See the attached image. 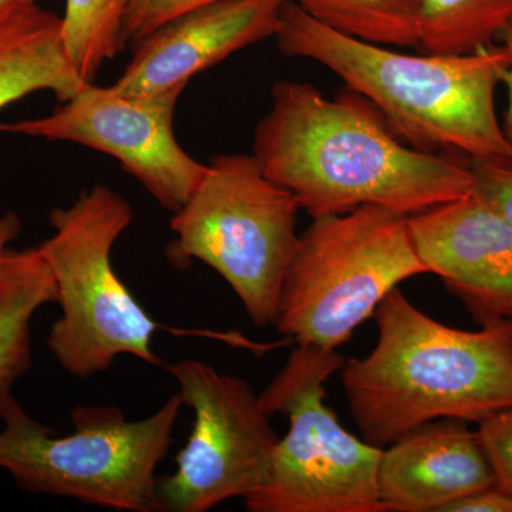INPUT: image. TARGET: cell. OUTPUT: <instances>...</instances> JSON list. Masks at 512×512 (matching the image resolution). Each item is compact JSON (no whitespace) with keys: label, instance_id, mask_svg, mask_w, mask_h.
Wrapping results in <instances>:
<instances>
[{"label":"cell","instance_id":"obj_1","mask_svg":"<svg viewBox=\"0 0 512 512\" xmlns=\"http://www.w3.org/2000/svg\"><path fill=\"white\" fill-rule=\"evenodd\" d=\"M397 137L352 90L330 100L312 84L276 82L254 157L312 218L365 205L410 217L471 194L468 158L417 150Z\"/></svg>","mask_w":512,"mask_h":512},{"label":"cell","instance_id":"obj_2","mask_svg":"<svg viewBox=\"0 0 512 512\" xmlns=\"http://www.w3.org/2000/svg\"><path fill=\"white\" fill-rule=\"evenodd\" d=\"M379 339L342 366L350 413L379 448L440 419L481 423L512 407V340L507 320L477 332L450 328L394 288L375 311Z\"/></svg>","mask_w":512,"mask_h":512},{"label":"cell","instance_id":"obj_3","mask_svg":"<svg viewBox=\"0 0 512 512\" xmlns=\"http://www.w3.org/2000/svg\"><path fill=\"white\" fill-rule=\"evenodd\" d=\"M275 39L285 56L328 67L417 150L468 160L512 154L495 110L510 64L503 43L466 55H404L336 32L292 2L281 10Z\"/></svg>","mask_w":512,"mask_h":512},{"label":"cell","instance_id":"obj_4","mask_svg":"<svg viewBox=\"0 0 512 512\" xmlns=\"http://www.w3.org/2000/svg\"><path fill=\"white\" fill-rule=\"evenodd\" d=\"M183 406L177 393L156 413L131 421L119 407L82 404L70 414L73 433L57 436L10 394L0 403V468L29 493L114 511L163 512L157 470Z\"/></svg>","mask_w":512,"mask_h":512},{"label":"cell","instance_id":"obj_5","mask_svg":"<svg viewBox=\"0 0 512 512\" xmlns=\"http://www.w3.org/2000/svg\"><path fill=\"white\" fill-rule=\"evenodd\" d=\"M49 221L52 237L37 249L55 278L62 309L47 336L56 362L79 379L107 372L121 355L163 365L153 350L163 326L117 275L111 256L133 222L126 198L107 185H94L69 208L52 210Z\"/></svg>","mask_w":512,"mask_h":512},{"label":"cell","instance_id":"obj_6","mask_svg":"<svg viewBox=\"0 0 512 512\" xmlns=\"http://www.w3.org/2000/svg\"><path fill=\"white\" fill-rule=\"evenodd\" d=\"M423 274L407 215L365 205L313 218L282 282L276 329L298 346L336 350L394 288Z\"/></svg>","mask_w":512,"mask_h":512},{"label":"cell","instance_id":"obj_7","mask_svg":"<svg viewBox=\"0 0 512 512\" xmlns=\"http://www.w3.org/2000/svg\"><path fill=\"white\" fill-rule=\"evenodd\" d=\"M298 202L266 177L254 154H224L208 164L197 190L171 218L175 266L200 261L238 296L256 328L278 318L279 293L298 244Z\"/></svg>","mask_w":512,"mask_h":512},{"label":"cell","instance_id":"obj_8","mask_svg":"<svg viewBox=\"0 0 512 512\" xmlns=\"http://www.w3.org/2000/svg\"><path fill=\"white\" fill-rule=\"evenodd\" d=\"M336 350L298 346L259 394L269 417L286 414L265 484L245 498L249 512H383L377 468L383 448L359 440L326 404L325 383L342 369Z\"/></svg>","mask_w":512,"mask_h":512},{"label":"cell","instance_id":"obj_9","mask_svg":"<svg viewBox=\"0 0 512 512\" xmlns=\"http://www.w3.org/2000/svg\"><path fill=\"white\" fill-rule=\"evenodd\" d=\"M168 372L194 423L174 473L158 478L163 512H207L251 497L265 484L279 441L259 394L247 380L197 359L173 363Z\"/></svg>","mask_w":512,"mask_h":512},{"label":"cell","instance_id":"obj_10","mask_svg":"<svg viewBox=\"0 0 512 512\" xmlns=\"http://www.w3.org/2000/svg\"><path fill=\"white\" fill-rule=\"evenodd\" d=\"M183 87L131 96L86 83L55 113L0 124L18 136L69 141L109 154L164 210L177 212L197 190L208 165L192 158L174 134V111Z\"/></svg>","mask_w":512,"mask_h":512},{"label":"cell","instance_id":"obj_11","mask_svg":"<svg viewBox=\"0 0 512 512\" xmlns=\"http://www.w3.org/2000/svg\"><path fill=\"white\" fill-rule=\"evenodd\" d=\"M414 249L429 274L481 326L512 318V225L473 194L409 217Z\"/></svg>","mask_w":512,"mask_h":512},{"label":"cell","instance_id":"obj_12","mask_svg":"<svg viewBox=\"0 0 512 512\" xmlns=\"http://www.w3.org/2000/svg\"><path fill=\"white\" fill-rule=\"evenodd\" d=\"M285 0H218L201 6L137 42L113 89L153 96L187 86L232 53L276 35Z\"/></svg>","mask_w":512,"mask_h":512},{"label":"cell","instance_id":"obj_13","mask_svg":"<svg viewBox=\"0 0 512 512\" xmlns=\"http://www.w3.org/2000/svg\"><path fill=\"white\" fill-rule=\"evenodd\" d=\"M493 485L477 430L460 419L430 421L403 434L383 448L377 468L383 512H444Z\"/></svg>","mask_w":512,"mask_h":512},{"label":"cell","instance_id":"obj_14","mask_svg":"<svg viewBox=\"0 0 512 512\" xmlns=\"http://www.w3.org/2000/svg\"><path fill=\"white\" fill-rule=\"evenodd\" d=\"M86 83L67 55L62 16L35 3L0 23V110L43 90L64 103Z\"/></svg>","mask_w":512,"mask_h":512},{"label":"cell","instance_id":"obj_15","mask_svg":"<svg viewBox=\"0 0 512 512\" xmlns=\"http://www.w3.org/2000/svg\"><path fill=\"white\" fill-rule=\"evenodd\" d=\"M49 303H57L55 278L39 249H9L0 269V403L32 366L30 325Z\"/></svg>","mask_w":512,"mask_h":512},{"label":"cell","instance_id":"obj_16","mask_svg":"<svg viewBox=\"0 0 512 512\" xmlns=\"http://www.w3.org/2000/svg\"><path fill=\"white\" fill-rule=\"evenodd\" d=\"M512 20V0H419L417 47L466 55L497 42Z\"/></svg>","mask_w":512,"mask_h":512},{"label":"cell","instance_id":"obj_17","mask_svg":"<svg viewBox=\"0 0 512 512\" xmlns=\"http://www.w3.org/2000/svg\"><path fill=\"white\" fill-rule=\"evenodd\" d=\"M313 19L355 39L380 46H416L419 0H285Z\"/></svg>","mask_w":512,"mask_h":512},{"label":"cell","instance_id":"obj_18","mask_svg":"<svg viewBox=\"0 0 512 512\" xmlns=\"http://www.w3.org/2000/svg\"><path fill=\"white\" fill-rule=\"evenodd\" d=\"M131 0H66L62 16L67 55L84 82L126 47L124 19Z\"/></svg>","mask_w":512,"mask_h":512},{"label":"cell","instance_id":"obj_19","mask_svg":"<svg viewBox=\"0 0 512 512\" xmlns=\"http://www.w3.org/2000/svg\"><path fill=\"white\" fill-rule=\"evenodd\" d=\"M471 194L512 225V154L511 156L468 160Z\"/></svg>","mask_w":512,"mask_h":512},{"label":"cell","instance_id":"obj_20","mask_svg":"<svg viewBox=\"0 0 512 512\" xmlns=\"http://www.w3.org/2000/svg\"><path fill=\"white\" fill-rule=\"evenodd\" d=\"M218 0H131L123 26L124 45L137 43L178 16Z\"/></svg>","mask_w":512,"mask_h":512},{"label":"cell","instance_id":"obj_21","mask_svg":"<svg viewBox=\"0 0 512 512\" xmlns=\"http://www.w3.org/2000/svg\"><path fill=\"white\" fill-rule=\"evenodd\" d=\"M478 439L495 477V485L512 494V407L478 423Z\"/></svg>","mask_w":512,"mask_h":512},{"label":"cell","instance_id":"obj_22","mask_svg":"<svg viewBox=\"0 0 512 512\" xmlns=\"http://www.w3.org/2000/svg\"><path fill=\"white\" fill-rule=\"evenodd\" d=\"M444 512H512V494L493 485L448 505Z\"/></svg>","mask_w":512,"mask_h":512},{"label":"cell","instance_id":"obj_23","mask_svg":"<svg viewBox=\"0 0 512 512\" xmlns=\"http://www.w3.org/2000/svg\"><path fill=\"white\" fill-rule=\"evenodd\" d=\"M498 42L503 43L510 52V64H508L507 70H505L503 77V84L507 87L508 92V109L505 113V119L503 123V130L505 138L512 147V20L505 26L501 35L498 36Z\"/></svg>","mask_w":512,"mask_h":512},{"label":"cell","instance_id":"obj_24","mask_svg":"<svg viewBox=\"0 0 512 512\" xmlns=\"http://www.w3.org/2000/svg\"><path fill=\"white\" fill-rule=\"evenodd\" d=\"M22 221L15 212H5L0 215V269L3 258L9 251V245L19 237Z\"/></svg>","mask_w":512,"mask_h":512},{"label":"cell","instance_id":"obj_25","mask_svg":"<svg viewBox=\"0 0 512 512\" xmlns=\"http://www.w3.org/2000/svg\"><path fill=\"white\" fill-rule=\"evenodd\" d=\"M32 5H35V0H0V23Z\"/></svg>","mask_w":512,"mask_h":512},{"label":"cell","instance_id":"obj_26","mask_svg":"<svg viewBox=\"0 0 512 512\" xmlns=\"http://www.w3.org/2000/svg\"><path fill=\"white\" fill-rule=\"evenodd\" d=\"M507 322H508V328H510V335H511V340H512V318L508 319Z\"/></svg>","mask_w":512,"mask_h":512}]
</instances>
